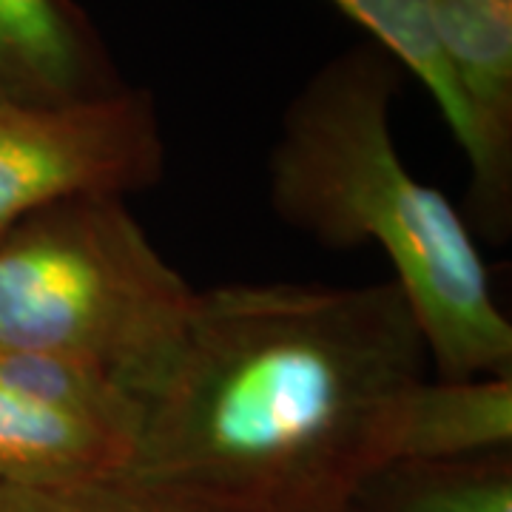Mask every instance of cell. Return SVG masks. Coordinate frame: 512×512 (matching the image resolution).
Returning <instances> with one entry per match:
<instances>
[{"instance_id":"5b68a950","label":"cell","mask_w":512,"mask_h":512,"mask_svg":"<svg viewBox=\"0 0 512 512\" xmlns=\"http://www.w3.org/2000/svg\"><path fill=\"white\" fill-rule=\"evenodd\" d=\"M430 23L470 123V214L498 242L512 214V0H430Z\"/></svg>"},{"instance_id":"7c38bea8","label":"cell","mask_w":512,"mask_h":512,"mask_svg":"<svg viewBox=\"0 0 512 512\" xmlns=\"http://www.w3.org/2000/svg\"><path fill=\"white\" fill-rule=\"evenodd\" d=\"M0 512H202L123 473L63 484H0Z\"/></svg>"},{"instance_id":"8fae6325","label":"cell","mask_w":512,"mask_h":512,"mask_svg":"<svg viewBox=\"0 0 512 512\" xmlns=\"http://www.w3.org/2000/svg\"><path fill=\"white\" fill-rule=\"evenodd\" d=\"M330 3L367 29L370 43L384 49L404 72L419 77L424 89L436 100L456 143L467 154L470 123L450 83V74L441 63L433 23H430V0H330Z\"/></svg>"},{"instance_id":"6da1fadb","label":"cell","mask_w":512,"mask_h":512,"mask_svg":"<svg viewBox=\"0 0 512 512\" xmlns=\"http://www.w3.org/2000/svg\"><path fill=\"white\" fill-rule=\"evenodd\" d=\"M424 365L419 319L393 279L197 293L123 476L202 512H348L390 464Z\"/></svg>"},{"instance_id":"3957f363","label":"cell","mask_w":512,"mask_h":512,"mask_svg":"<svg viewBox=\"0 0 512 512\" xmlns=\"http://www.w3.org/2000/svg\"><path fill=\"white\" fill-rule=\"evenodd\" d=\"M197 291L123 197H72L0 239V348L106 373L146 407L183 350Z\"/></svg>"},{"instance_id":"7a4b0ae2","label":"cell","mask_w":512,"mask_h":512,"mask_svg":"<svg viewBox=\"0 0 512 512\" xmlns=\"http://www.w3.org/2000/svg\"><path fill=\"white\" fill-rule=\"evenodd\" d=\"M402 72L376 43H359L313 74L271 151V205L328 248H382L439 379L512 376V325L495 305L476 239L399 157L390 109Z\"/></svg>"},{"instance_id":"30bf717a","label":"cell","mask_w":512,"mask_h":512,"mask_svg":"<svg viewBox=\"0 0 512 512\" xmlns=\"http://www.w3.org/2000/svg\"><path fill=\"white\" fill-rule=\"evenodd\" d=\"M0 384L57 413L111 430L134 447L143 404L94 367L52 353L0 348Z\"/></svg>"},{"instance_id":"ba28073f","label":"cell","mask_w":512,"mask_h":512,"mask_svg":"<svg viewBox=\"0 0 512 512\" xmlns=\"http://www.w3.org/2000/svg\"><path fill=\"white\" fill-rule=\"evenodd\" d=\"M131 441L0 384V484H63L123 473Z\"/></svg>"},{"instance_id":"8992f818","label":"cell","mask_w":512,"mask_h":512,"mask_svg":"<svg viewBox=\"0 0 512 512\" xmlns=\"http://www.w3.org/2000/svg\"><path fill=\"white\" fill-rule=\"evenodd\" d=\"M126 89L74 0H0V103L60 109Z\"/></svg>"},{"instance_id":"277c9868","label":"cell","mask_w":512,"mask_h":512,"mask_svg":"<svg viewBox=\"0 0 512 512\" xmlns=\"http://www.w3.org/2000/svg\"><path fill=\"white\" fill-rule=\"evenodd\" d=\"M160 114L146 89L60 109L0 103V239L72 197H126L163 180Z\"/></svg>"},{"instance_id":"9c48e42d","label":"cell","mask_w":512,"mask_h":512,"mask_svg":"<svg viewBox=\"0 0 512 512\" xmlns=\"http://www.w3.org/2000/svg\"><path fill=\"white\" fill-rule=\"evenodd\" d=\"M348 512H512L510 450L387 464L367 478Z\"/></svg>"},{"instance_id":"52a82bcc","label":"cell","mask_w":512,"mask_h":512,"mask_svg":"<svg viewBox=\"0 0 512 512\" xmlns=\"http://www.w3.org/2000/svg\"><path fill=\"white\" fill-rule=\"evenodd\" d=\"M510 444L512 376L421 379L396 416L390 464L484 456Z\"/></svg>"}]
</instances>
